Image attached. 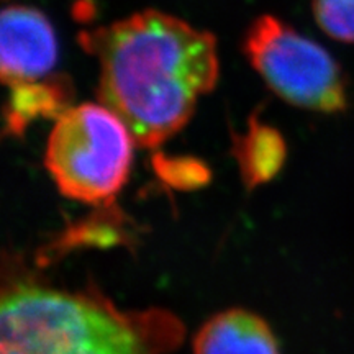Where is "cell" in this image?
<instances>
[{
	"instance_id": "obj_4",
	"label": "cell",
	"mask_w": 354,
	"mask_h": 354,
	"mask_svg": "<svg viewBox=\"0 0 354 354\" xmlns=\"http://www.w3.org/2000/svg\"><path fill=\"white\" fill-rule=\"evenodd\" d=\"M243 50L268 87L290 105L323 113L346 107V82L335 57L277 17H258Z\"/></svg>"
},
{
	"instance_id": "obj_3",
	"label": "cell",
	"mask_w": 354,
	"mask_h": 354,
	"mask_svg": "<svg viewBox=\"0 0 354 354\" xmlns=\"http://www.w3.org/2000/svg\"><path fill=\"white\" fill-rule=\"evenodd\" d=\"M133 143L130 128L113 110L76 105L56 118L44 165L66 197L107 203L127 183Z\"/></svg>"
},
{
	"instance_id": "obj_9",
	"label": "cell",
	"mask_w": 354,
	"mask_h": 354,
	"mask_svg": "<svg viewBox=\"0 0 354 354\" xmlns=\"http://www.w3.org/2000/svg\"><path fill=\"white\" fill-rule=\"evenodd\" d=\"M313 17L330 38L354 43V0H312Z\"/></svg>"
},
{
	"instance_id": "obj_5",
	"label": "cell",
	"mask_w": 354,
	"mask_h": 354,
	"mask_svg": "<svg viewBox=\"0 0 354 354\" xmlns=\"http://www.w3.org/2000/svg\"><path fill=\"white\" fill-rule=\"evenodd\" d=\"M57 38L43 12L6 7L0 15V76L6 86L48 77L57 63Z\"/></svg>"
},
{
	"instance_id": "obj_7",
	"label": "cell",
	"mask_w": 354,
	"mask_h": 354,
	"mask_svg": "<svg viewBox=\"0 0 354 354\" xmlns=\"http://www.w3.org/2000/svg\"><path fill=\"white\" fill-rule=\"evenodd\" d=\"M10 94L6 105V120L8 130L24 131L37 118L61 117L69 109L73 97L69 79L63 76H48L39 81L8 86Z\"/></svg>"
},
{
	"instance_id": "obj_1",
	"label": "cell",
	"mask_w": 354,
	"mask_h": 354,
	"mask_svg": "<svg viewBox=\"0 0 354 354\" xmlns=\"http://www.w3.org/2000/svg\"><path fill=\"white\" fill-rule=\"evenodd\" d=\"M77 41L99 66L100 104L145 148L176 135L218 81L214 35L154 8L84 30Z\"/></svg>"
},
{
	"instance_id": "obj_8",
	"label": "cell",
	"mask_w": 354,
	"mask_h": 354,
	"mask_svg": "<svg viewBox=\"0 0 354 354\" xmlns=\"http://www.w3.org/2000/svg\"><path fill=\"white\" fill-rule=\"evenodd\" d=\"M236 154L248 183H263L276 174L284 161V140L274 128L253 118L245 135L236 138Z\"/></svg>"
},
{
	"instance_id": "obj_2",
	"label": "cell",
	"mask_w": 354,
	"mask_h": 354,
	"mask_svg": "<svg viewBox=\"0 0 354 354\" xmlns=\"http://www.w3.org/2000/svg\"><path fill=\"white\" fill-rule=\"evenodd\" d=\"M0 354H151L145 328L109 304L44 287L3 294Z\"/></svg>"
},
{
	"instance_id": "obj_6",
	"label": "cell",
	"mask_w": 354,
	"mask_h": 354,
	"mask_svg": "<svg viewBox=\"0 0 354 354\" xmlns=\"http://www.w3.org/2000/svg\"><path fill=\"white\" fill-rule=\"evenodd\" d=\"M196 354H279L274 335L264 320L241 308L210 318L194 342Z\"/></svg>"
}]
</instances>
